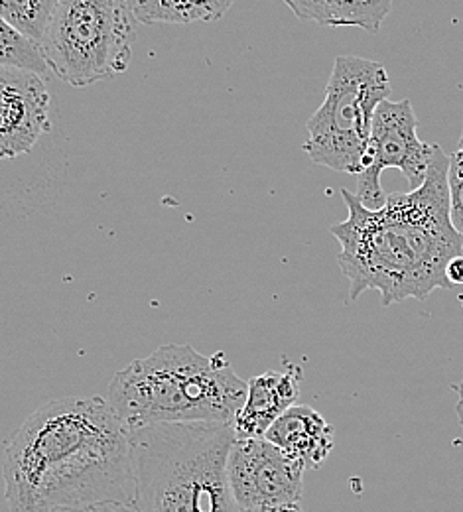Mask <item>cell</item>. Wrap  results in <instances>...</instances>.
<instances>
[{
	"label": "cell",
	"instance_id": "obj_15",
	"mask_svg": "<svg viewBox=\"0 0 463 512\" xmlns=\"http://www.w3.org/2000/svg\"><path fill=\"white\" fill-rule=\"evenodd\" d=\"M0 65L20 67L46 77L48 65L44 60L42 48L14 30L2 16H0Z\"/></svg>",
	"mask_w": 463,
	"mask_h": 512
},
{
	"label": "cell",
	"instance_id": "obj_7",
	"mask_svg": "<svg viewBox=\"0 0 463 512\" xmlns=\"http://www.w3.org/2000/svg\"><path fill=\"white\" fill-rule=\"evenodd\" d=\"M434 146L418 138V119L408 99L381 103L373 119L365 168L357 176V199L369 209L383 207L387 195L381 188V174L389 168L400 170L410 190H418L426 180Z\"/></svg>",
	"mask_w": 463,
	"mask_h": 512
},
{
	"label": "cell",
	"instance_id": "obj_11",
	"mask_svg": "<svg viewBox=\"0 0 463 512\" xmlns=\"http://www.w3.org/2000/svg\"><path fill=\"white\" fill-rule=\"evenodd\" d=\"M265 440L282 449L304 471H314L333 449V428L314 408L294 404L268 428Z\"/></svg>",
	"mask_w": 463,
	"mask_h": 512
},
{
	"label": "cell",
	"instance_id": "obj_8",
	"mask_svg": "<svg viewBox=\"0 0 463 512\" xmlns=\"http://www.w3.org/2000/svg\"><path fill=\"white\" fill-rule=\"evenodd\" d=\"M304 473L265 438L235 440L227 459V481L237 511H278L300 505Z\"/></svg>",
	"mask_w": 463,
	"mask_h": 512
},
{
	"label": "cell",
	"instance_id": "obj_10",
	"mask_svg": "<svg viewBox=\"0 0 463 512\" xmlns=\"http://www.w3.org/2000/svg\"><path fill=\"white\" fill-rule=\"evenodd\" d=\"M302 371L292 367L288 371H266L253 377L247 386L243 408L233 420L237 440L265 438L268 428L300 398Z\"/></svg>",
	"mask_w": 463,
	"mask_h": 512
},
{
	"label": "cell",
	"instance_id": "obj_12",
	"mask_svg": "<svg viewBox=\"0 0 463 512\" xmlns=\"http://www.w3.org/2000/svg\"><path fill=\"white\" fill-rule=\"evenodd\" d=\"M300 18L322 26H357L377 34L393 0H284Z\"/></svg>",
	"mask_w": 463,
	"mask_h": 512
},
{
	"label": "cell",
	"instance_id": "obj_6",
	"mask_svg": "<svg viewBox=\"0 0 463 512\" xmlns=\"http://www.w3.org/2000/svg\"><path fill=\"white\" fill-rule=\"evenodd\" d=\"M391 79L385 65L357 56H337L326 99L308 121L304 152L333 172L359 176L365 168L373 119L389 101Z\"/></svg>",
	"mask_w": 463,
	"mask_h": 512
},
{
	"label": "cell",
	"instance_id": "obj_20",
	"mask_svg": "<svg viewBox=\"0 0 463 512\" xmlns=\"http://www.w3.org/2000/svg\"><path fill=\"white\" fill-rule=\"evenodd\" d=\"M237 512H306L300 505L296 507H288V509H278V511H237Z\"/></svg>",
	"mask_w": 463,
	"mask_h": 512
},
{
	"label": "cell",
	"instance_id": "obj_9",
	"mask_svg": "<svg viewBox=\"0 0 463 512\" xmlns=\"http://www.w3.org/2000/svg\"><path fill=\"white\" fill-rule=\"evenodd\" d=\"M50 127L44 75L0 65V160L30 152Z\"/></svg>",
	"mask_w": 463,
	"mask_h": 512
},
{
	"label": "cell",
	"instance_id": "obj_13",
	"mask_svg": "<svg viewBox=\"0 0 463 512\" xmlns=\"http://www.w3.org/2000/svg\"><path fill=\"white\" fill-rule=\"evenodd\" d=\"M235 0H127L140 24H192L221 20Z\"/></svg>",
	"mask_w": 463,
	"mask_h": 512
},
{
	"label": "cell",
	"instance_id": "obj_4",
	"mask_svg": "<svg viewBox=\"0 0 463 512\" xmlns=\"http://www.w3.org/2000/svg\"><path fill=\"white\" fill-rule=\"evenodd\" d=\"M140 512H237L227 459L233 424H154L129 430Z\"/></svg>",
	"mask_w": 463,
	"mask_h": 512
},
{
	"label": "cell",
	"instance_id": "obj_1",
	"mask_svg": "<svg viewBox=\"0 0 463 512\" xmlns=\"http://www.w3.org/2000/svg\"><path fill=\"white\" fill-rule=\"evenodd\" d=\"M10 512L133 503V444L107 398L42 404L12 430L2 453Z\"/></svg>",
	"mask_w": 463,
	"mask_h": 512
},
{
	"label": "cell",
	"instance_id": "obj_5",
	"mask_svg": "<svg viewBox=\"0 0 463 512\" xmlns=\"http://www.w3.org/2000/svg\"><path fill=\"white\" fill-rule=\"evenodd\" d=\"M133 20L127 0H60L40 44L48 69L79 89L125 73Z\"/></svg>",
	"mask_w": 463,
	"mask_h": 512
},
{
	"label": "cell",
	"instance_id": "obj_3",
	"mask_svg": "<svg viewBox=\"0 0 463 512\" xmlns=\"http://www.w3.org/2000/svg\"><path fill=\"white\" fill-rule=\"evenodd\" d=\"M247 386L223 353L211 357L192 345H164L121 369L107 402L127 426L217 422L233 424Z\"/></svg>",
	"mask_w": 463,
	"mask_h": 512
},
{
	"label": "cell",
	"instance_id": "obj_2",
	"mask_svg": "<svg viewBox=\"0 0 463 512\" xmlns=\"http://www.w3.org/2000/svg\"><path fill=\"white\" fill-rule=\"evenodd\" d=\"M450 156L436 144L424 184L391 193L379 209L365 207L355 193L341 190L347 219L331 227L341 253L337 264L349 282V300L377 290L381 306L426 300L450 288L446 266L463 255V237L450 219Z\"/></svg>",
	"mask_w": 463,
	"mask_h": 512
},
{
	"label": "cell",
	"instance_id": "obj_21",
	"mask_svg": "<svg viewBox=\"0 0 463 512\" xmlns=\"http://www.w3.org/2000/svg\"><path fill=\"white\" fill-rule=\"evenodd\" d=\"M458 148H460V150H463V134L462 138H460V146H458Z\"/></svg>",
	"mask_w": 463,
	"mask_h": 512
},
{
	"label": "cell",
	"instance_id": "obj_14",
	"mask_svg": "<svg viewBox=\"0 0 463 512\" xmlns=\"http://www.w3.org/2000/svg\"><path fill=\"white\" fill-rule=\"evenodd\" d=\"M58 2L60 0H0V16L14 30L40 46Z\"/></svg>",
	"mask_w": 463,
	"mask_h": 512
},
{
	"label": "cell",
	"instance_id": "obj_18",
	"mask_svg": "<svg viewBox=\"0 0 463 512\" xmlns=\"http://www.w3.org/2000/svg\"><path fill=\"white\" fill-rule=\"evenodd\" d=\"M446 278L450 286H463V255L456 256L446 266Z\"/></svg>",
	"mask_w": 463,
	"mask_h": 512
},
{
	"label": "cell",
	"instance_id": "obj_17",
	"mask_svg": "<svg viewBox=\"0 0 463 512\" xmlns=\"http://www.w3.org/2000/svg\"><path fill=\"white\" fill-rule=\"evenodd\" d=\"M52 512H140L133 503H95L77 509H58Z\"/></svg>",
	"mask_w": 463,
	"mask_h": 512
},
{
	"label": "cell",
	"instance_id": "obj_19",
	"mask_svg": "<svg viewBox=\"0 0 463 512\" xmlns=\"http://www.w3.org/2000/svg\"><path fill=\"white\" fill-rule=\"evenodd\" d=\"M456 412H458V418H460V426H462L463 432V381L458 386V406H456Z\"/></svg>",
	"mask_w": 463,
	"mask_h": 512
},
{
	"label": "cell",
	"instance_id": "obj_16",
	"mask_svg": "<svg viewBox=\"0 0 463 512\" xmlns=\"http://www.w3.org/2000/svg\"><path fill=\"white\" fill-rule=\"evenodd\" d=\"M448 190H450V219L454 229L463 237V150L460 148L450 156Z\"/></svg>",
	"mask_w": 463,
	"mask_h": 512
}]
</instances>
